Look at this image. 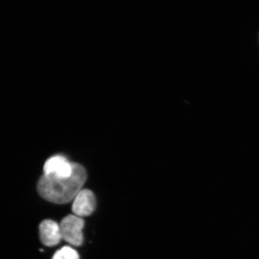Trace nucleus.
<instances>
[{
	"label": "nucleus",
	"mask_w": 259,
	"mask_h": 259,
	"mask_svg": "<svg viewBox=\"0 0 259 259\" xmlns=\"http://www.w3.org/2000/svg\"><path fill=\"white\" fill-rule=\"evenodd\" d=\"M87 177L85 168L78 163H74L73 172L69 178H57L44 175L38 182V192L49 202L57 204L69 203L82 190Z\"/></svg>",
	"instance_id": "f257e3e1"
},
{
	"label": "nucleus",
	"mask_w": 259,
	"mask_h": 259,
	"mask_svg": "<svg viewBox=\"0 0 259 259\" xmlns=\"http://www.w3.org/2000/svg\"><path fill=\"white\" fill-rule=\"evenodd\" d=\"M40 240L47 247H53L62 240L60 225L53 220H46L39 226Z\"/></svg>",
	"instance_id": "39448f33"
},
{
	"label": "nucleus",
	"mask_w": 259,
	"mask_h": 259,
	"mask_svg": "<svg viewBox=\"0 0 259 259\" xmlns=\"http://www.w3.org/2000/svg\"><path fill=\"white\" fill-rule=\"evenodd\" d=\"M53 259H79V255L73 248L66 246L58 250Z\"/></svg>",
	"instance_id": "423d86ee"
},
{
	"label": "nucleus",
	"mask_w": 259,
	"mask_h": 259,
	"mask_svg": "<svg viewBox=\"0 0 259 259\" xmlns=\"http://www.w3.org/2000/svg\"><path fill=\"white\" fill-rule=\"evenodd\" d=\"M96 206V200L93 192L88 189H82L74 199L72 209L74 215L82 218L92 214Z\"/></svg>",
	"instance_id": "20e7f679"
},
{
	"label": "nucleus",
	"mask_w": 259,
	"mask_h": 259,
	"mask_svg": "<svg viewBox=\"0 0 259 259\" xmlns=\"http://www.w3.org/2000/svg\"><path fill=\"white\" fill-rule=\"evenodd\" d=\"M73 165L64 155H55L45 162L44 175L57 178H69L73 172Z\"/></svg>",
	"instance_id": "7ed1b4c3"
},
{
	"label": "nucleus",
	"mask_w": 259,
	"mask_h": 259,
	"mask_svg": "<svg viewBox=\"0 0 259 259\" xmlns=\"http://www.w3.org/2000/svg\"><path fill=\"white\" fill-rule=\"evenodd\" d=\"M84 224V220L80 217L69 215L64 218L60 225L63 240L76 247L82 245Z\"/></svg>",
	"instance_id": "f03ea898"
}]
</instances>
